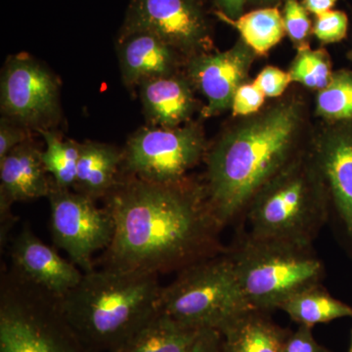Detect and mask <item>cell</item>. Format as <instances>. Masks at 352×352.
<instances>
[{"mask_svg": "<svg viewBox=\"0 0 352 352\" xmlns=\"http://www.w3.org/2000/svg\"><path fill=\"white\" fill-rule=\"evenodd\" d=\"M175 50L154 34L135 32L118 38L120 73L126 87L173 75Z\"/></svg>", "mask_w": 352, "mask_h": 352, "instance_id": "cell-16", "label": "cell"}, {"mask_svg": "<svg viewBox=\"0 0 352 352\" xmlns=\"http://www.w3.org/2000/svg\"><path fill=\"white\" fill-rule=\"evenodd\" d=\"M328 195L327 186L314 162L307 164L294 160L250 201L249 234L311 245L327 221Z\"/></svg>", "mask_w": 352, "mask_h": 352, "instance_id": "cell-4", "label": "cell"}, {"mask_svg": "<svg viewBox=\"0 0 352 352\" xmlns=\"http://www.w3.org/2000/svg\"><path fill=\"white\" fill-rule=\"evenodd\" d=\"M349 57H351V59H352V50H351V52L349 53Z\"/></svg>", "mask_w": 352, "mask_h": 352, "instance_id": "cell-36", "label": "cell"}, {"mask_svg": "<svg viewBox=\"0 0 352 352\" xmlns=\"http://www.w3.org/2000/svg\"><path fill=\"white\" fill-rule=\"evenodd\" d=\"M139 87L146 117L153 126L175 129L193 111V94L182 78L160 76L146 80Z\"/></svg>", "mask_w": 352, "mask_h": 352, "instance_id": "cell-17", "label": "cell"}, {"mask_svg": "<svg viewBox=\"0 0 352 352\" xmlns=\"http://www.w3.org/2000/svg\"><path fill=\"white\" fill-rule=\"evenodd\" d=\"M0 104L4 116L21 126L47 129L59 113L56 78L29 55L8 57L2 71Z\"/></svg>", "mask_w": 352, "mask_h": 352, "instance_id": "cell-10", "label": "cell"}, {"mask_svg": "<svg viewBox=\"0 0 352 352\" xmlns=\"http://www.w3.org/2000/svg\"><path fill=\"white\" fill-rule=\"evenodd\" d=\"M124 151L99 142L80 144V159L74 189L97 201L104 199L122 175Z\"/></svg>", "mask_w": 352, "mask_h": 352, "instance_id": "cell-19", "label": "cell"}, {"mask_svg": "<svg viewBox=\"0 0 352 352\" xmlns=\"http://www.w3.org/2000/svg\"><path fill=\"white\" fill-rule=\"evenodd\" d=\"M317 113L331 122H352V73H333L328 87L317 96Z\"/></svg>", "mask_w": 352, "mask_h": 352, "instance_id": "cell-24", "label": "cell"}, {"mask_svg": "<svg viewBox=\"0 0 352 352\" xmlns=\"http://www.w3.org/2000/svg\"><path fill=\"white\" fill-rule=\"evenodd\" d=\"M154 34L176 50L191 52L210 43V30L198 0H131L119 36Z\"/></svg>", "mask_w": 352, "mask_h": 352, "instance_id": "cell-11", "label": "cell"}, {"mask_svg": "<svg viewBox=\"0 0 352 352\" xmlns=\"http://www.w3.org/2000/svg\"><path fill=\"white\" fill-rule=\"evenodd\" d=\"M14 122L6 116L0 120V162L13 149L28 141L25 129Z\"/></svg>", "mask_w": 352, "mask_h": 352, "instance_id": "cell-30", "label": "cell"}, {"mask_svg": "<svg viewBox=\"0 0 352 352\" xmlns=\"http://www.w3.org/2000/svg\"><path fill=\"white\" fill-rule=\"evenodd\" d=\"M11 267L32 284L63 298L80 283L83 272L62 258L25 226L12 240Z\"/></svg>", "mask_w": 352, "mask_h": 352, "instance_id": "cell-12", "label": "cell"}, {"mask_svg": "<svg viewBox=\"0 0 352 352\" xmlns=\"http://www.w3.org/2000/svg\"><path fill=\"white\" fill-rule=\"evenodd\" d=\"M217 14L220 19L239 31L244 43L256 54L267 53L282 41L286 32L283 16L277 8L258 9L235 20L219 11Z\"/></svg>", "mask_w": 352, "mask_h": 352, "instance_id": "cell-22", "label": "cell"}, {"mask_svg": "<svg viewBox=\"0 0 352 352\" xmlns=\"http://www.w3.org/2000/svg\"><path fill=\"white\" fill-rule=\"evenodd\" d=\"M264 1H271V0H264Z\"/></svg>", "mask_w": 352, "mask_h": 352, "instance_id": "cell-37", "label": "cell"}, {"mask_svg": "<svg viewBox=\"0 0 352 352\" xmlns=\"http://www.w3.org/2000/svg\"><path fill=\"white\" fill-rule=\"evenodd\" d=\"M45 141L46 148L41 157L47 173L52 175V182L61 188L71 189L75 186L80 144L74 140H63L55 132L38 129Z\"/></svg>", "mask_w": 352, "mask_h": 352, "instance_id": "cell-23", "label": "cell"}, {"mask_svg": "<svg viewBox=\"0 0 352 352\" xmlns=\"http://www.w3.org/2000/svg\"><path fill=\"white\" fill-rule=\"evenodd\" d=\"M298 124L295 104H281L227 133L208 155L204 187L222 228L292 161Z\"/></svg>", "mask_w": 352, "mask_h": 352, "instance_id": "cell-2", "label": "cell"}, {"mask_svg": "<svg viewBox=\"0 0 352 352\" xmlns=\"http://www.w3.org/2000/svg\"><path fill=\"white\" fill-rule=\"evenodd\" d=\"M159 309L188 327L221 330L248 310L226 251L187 266L162 288Z\"/></svg>", "mask_w": 352, "mask_h": 352, "instance_id": "cell-7", "label": "cell"}, {"mask_svg": "<svg viewBox=\"0 0 352 352\" xmlns=\"http://www.w3.org/2000/svg\"><path fill=\"white\" fill-rule=\"evenodd\" d=\"M342 124L322 139L314 164L352 242V122Z\"/></svg>", "mask_w": 352, "mask_h": 352, "instance_id": "cell-15", "label": "cell"}, {"mask_svg": "<svg viewBox=\"0 0 352 352\" xmlns=\"http://www.w3.org/2000/svg\"><path fill=\"white\" fill-rule=\"evenodd\" d=\"M283 21L285 31L296 43L303 45L311 30V22L307 9L296 0H287L284 7Z\"/></svg>", "mask_w": 352, "mask_h": 352, "instance_id": "cell-27", "label": "cell"}, {"mask_svg": "<svg viewBox=\"0 0 352 352\" xmlns=\"http://www.w3.org/2000/svg\"><path fill=\"white\" fill-rule=\"evenodd\" d=\"M265 95L254 83L242 85L233 97L234 115L250 116L258 112L263 105Z\"/></svg>", "mask_w": 352, "mask_h": 352, "instance_id": "cell-28", "label": "cell"}, {"mask_svg": "<svg viewBox=\"0 0 352 352\" xmlns=\"http://www.w3.org/2000/svg\"><path fill=\"white\" fill-rule=\"evenodd\" d=\"M187 352H222L221 333L214 329H203Z\"/></svg>", "mask_w": 352, "mask_h": 352, "instance_id": "cell-32", "label": "cell"}, {"mask_svg": "<svg viewBox=\"0 0 352 352\" xmlns=\"http://www.w3.org/2000/svg\"><path fill=\"white\" fill-rule=\"evenodd\" d=\"M226 252L245 302L261 311L279 309L292 296L320 283L324 276L323 263L311 245L248 234Z\"/></svg>", "mask_w": 352, "mask_h": 352, "instance_id": "cell-5", "label": "cell"}, {"mask_svg": "<svg viewBox=\"0 0 352 352\" xmlns=\"http://www.w3.org/2000/svg\"><path fill=\"white\" fill-rule=\"evenodd\" d=\"M349 352H352V331H351V349H349Z\"/></svg>", "mask_w": 352, "mask_h": 352, "instance_id": "cell-35", "label": "cell"}, {"mask_svg": "<svg viewBox=\"0 0 352 352\" xmlns=\"http://www.w3.org/2000/svg\"><path fill=\"white\" fill-rule=\"evenodd\" d=\"M219 332L222 352H283L292 333L256 309L240 314Z\"/></svg>", "mask_w": 352, "mask_h": 352, "instance_id": "cell-18", "label": "cell"}, {"mask_svg": "<svg viewBox=\"0 0 352 352\" xmlns=\"http://www.w3.org/2000/svg\"><path fill=\"white\" fill-rule=\"evenodd\" d=\"M200 332L159 310L118 352H187Z\"/></svg>", "mask_w": 352, "mask_h": 352, "instance_id": "cell-20", "label": "cell"}, {"mask_svg": "<svg viewBox=\"0 0 352 352\" xmlns=\"http://www.w3.org/2000/svg\"><path fill=\"white\" fill-rule=\"evenodd\" d=\"M289 75L292 82L322 90L328 87L333 73L325 50H310L307 44H303L300 46Z\"/></svg>", "mask_w": 352, "mask_h": 352, "instance_id": "cell-25", "label": "cell"}, {"mask_svg": "<svg viewBox=\"0 0 352 352\" xmlns=\"http://www.w3.org/2000/svg\"><path fill=\"white\" fill-rule=\"evenodd\" d=\"M205 150L193 127H144L127 141L122 173L157 184L182 182Z\"/></svg>", "mask_w": 352, "mask_h": 352, "instance_id": "cell-9", "label": "cell"}, {"mask_svg": "<svg viewBox=\"0 0 352 352\" xmlns=\"http://www.w3.org/2000/svg\"><path fill=\"white\" fill-rule=\"evenodd\" d=\"M47 198L54 245L66 252L83 273L94 271V254L105 251L112 243V214L107 208L97 207L96 201L53 182Z\"/></svg>", "mask_w": 352, "mask_h": 352, "instance_id": "cell-8", "label": "cell"}, {"mask_svg": "<svg viewBox=\"0 0 352 352\" xmlns=\"http://www.w3.org/2000/svg\"><path fill=\"white\" fill-rule=\"evenodd\" d=\"M347 25L346 13L330 10L316 16L314 34L323 43H339L346 36Z\"/></svg>", "mask_w": 352, "mask_h": 352, "instance_id": "cell-26", "label": "cell"}, {"mask_svg": "<svg viewBox=\"0 0 352 352\" xmlns=\"http://www.w3.org/2000/svg\"><path fill=\"white\" fill-rule=\"evenodd\" d=\"M0 352H94L69 325L61 298L18 274L0 281Z\"/></svg>", "mask_w": 352, "mask_h": 352, "instance_id": "cell-6", "label": "cell"}, {"mask_svg": "<svg viewBox=\"0 0 352 352\" xmlns=\"http://www.w3.org/2000/svg\"><path fill=\"white\" fill-rule=\"evenodd\" d=\"M292 82L289 73L275 67H266L254 80V85L267 97H278L284 94Z\"/></svg>", "mask_w": 352, "mask_h": 352, "instance_id": "cell-29", "label": "cell"}, {"mask_svg": "<svg viewBox=\"0 0 352 352\" xmlns=\"http://www.w3.org/2000/svg\"><path fill=\"white\" fill-rule=\"evenodd\" d=\"M104 201L115 230L102 268L160 276L226 252L222 227L201 185L186 179L157 184L122 173Z\"/></svg>", "mask_w": 352, "mask_h": 352, "instance_id": "cell-1", "label": "cell"}, {"mask_svg": "<svg viewBox=\"0 0 352 352\" xmlns=\"http://www.w3.org/2000/svg\"><path fill=\"white\" fill-rule=\"evenodd\" d=\"M337 0H303L302 6L310 13L320 15L330 11Z\"/></svg>", "mask_w": 352, "mask_h": 352, "instance_id": "cell-34", "label": "cell"}, {"mask_svg": "<svg viewBox=\"0 0 352 352\" xmlns=\"http://www.w3.org/2000/svg\"><path fill=\"white\" fill-rule=\"evenodd\" d=\"M298 325L314 328L317 324L352 317V307L328 293L321 284L298 292L280 307Z\"/></svg>", "mask_w": 352, "mask_h": 352, "instance_id": "cell-21", "label": "cell"}, {"mask_svg": "<svg viewBox=\"0 0 352 352\" xmlns=\"http://www.w3.org/2000/svg\"><path fill=\"white\" fill-rule=\"evenodd\" d=\"M41 150L25 141L0 162V227L13 228L16 219L11 208L16 201L47 197L52 180L48 179Z\"/></svg>", "mask_w": 352, "mask_h": 352, "instance_id": "cell-13", "label": "cell"}, {"mask_svg": "<svg viewBox=\"0 0 352 352\" xmlns=\"http://www.w3.org/2000/svg\"><path fill=\"white\" fill-rule=\"evenodd\" d=\"M252 52L247 44L240 43L226 52L204 55L191 62L190 76L208 100L206 117L232 105L234 95L249 71Z\"/></svg>", "mask_w": 352, "mask_h": 352, "instance_id": "cell-14", "label": "cell"}, {"mask_svg": "<svg viewBox=\"0 0 352 352\" xmlns=\"http://www.w3.org/2000/svg\"><path fill=\"white\" fill-rule=\"evenodd\" d=\"M283 352H330L315 340L312 328L300 325L296 332L289 333Z\"/></svg>", "mask_w": 352, "mask_h": 352, "instance_id": "cell-31", "label": "cell"}, {"mask_svg": "<svg viewBox=\"0 0 352 352\" xmlns=\"http://www.w3.org/2000/svg\"><path fill=\"white\" fill-rule=\"evenodd\" d=\"M222 14L230 19H237L244 8L245 0H217Z\"/></svg>", "mask_w": 352, "mask_h": 352, "instance_id": "cell-33", "label": "cell"}, {"mask_svg": "<svg viewBox=\"0 0 352 352\" xmlns=\"http://www.w3.org/2000/svg\"><path fill=\"white\" fill-rule=\"evenodd\" d=\"M159 275L111 268L83 273L61 298L76 335L94 352H118L159 311Z\"/></svg>", "mask_w": 352, "mask_h": 352, "instance_id": "cell-3", "label": "cell"}]
</instances>
